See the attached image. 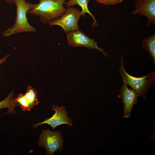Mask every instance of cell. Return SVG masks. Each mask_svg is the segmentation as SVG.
<instances>
[{"label": "cell", "mask_w": 155, "mask_h": 155, "mask_svg": "<svg viewBox=\"0 0 155 155\" xmlns=\"http://www.w3.org/2000/svg\"><path fill=\"white\" fill-rule=\"evenodd\" d=\"M135 9L133 15L139 14L148 19L147 26L155 24V0H137L135 3Z\"/></svg>", "instance_id": "obj_8"}, {"label": "cell", "mask_w": 155, "mask_h": 155, "mask_svg": "<svg viewBox=\"0 0 155 155\" xmlns=\"http://www.w3.org/2000/svg\"><path fill=\"white\" fill-rule=\"evenodd\" d=\"M142 47L147 50L150 56L153 59V63L155 64V34L150 36L143 39Z\"/></svg>", "instance_id": "obj_13"}, {"label": "cell", "mask_w": 155, "mask_h": 155, "mask_svg": "<svg viewBox=\"0 0 155 155\" xmlns=\"http://www.w3.org/2000/svg\"><path fill=\"white\" fill-rule=\"evenodd\" d=\"M121 65L119 71L124 84L129 85L139 96L146 100L147 92L152 86L155 85V71L148 75L141 77H137L129 74L125 71L124 67L123 55H121Z\"/></svg>", "instance_id": "obj_3"}, {"label": "cell", "mask_w": 155, "mask_h": 155, "mask_svg": "<svg viewBox=\"0 0 155 155\" xmlns=\"http://www.w3.org/2000/svg\"><path fill=\"white\" fill-rule=\"evenodd\" d=\"M9 56V54H7L2 59H0V65L4 63L7 60V58Z\"/></svg>", "instance_id": "obj_15"}, {"label": "cell", "mask_w": 155, "mask_h": 155, "mask_svg": "<svg viewBox=\"0 0 155 155\" xmlns=\"http://www.w3.org/2000/svg\"><path fill=\"white\" fill-rule=\"evenodd\" d=\"M38 4L29 10L28 13L40 16V20L44 24L48 23L51 20L62 16L67 8L64 6L67 0H39Z\"/></svg>", "instance_id": "obj_1"}, {"label": "cell", "mask_w": 155, "mask_h": 155, "mask_svg": "<svg viewBox=\"0 0 155 155\" xmlns=\"http://www.w3.org/2000/svg\"><path fill=\"white\" fill-rule=\"evenodd\" d=\"M67 38L69 46L73 47L81 46L91 50L96 49L102 52L106 57H108L103 49L98 47L97 43L94 41V39H91L79 29L68 32Z\"/></svg>", "instance_id": "obj_6"}, {"label": "cell", "mask_w": 155, "mask_h": 155, "mask_svg": "<svg viewBox=\"0 0 155 155\" xmlns=\"http://www.w3.org/2000/svg\"><path fill=\"white\" fill-rule=\"evenodd\" d=\"M16 7V15L13 25L2 32L4 37H8L19 32H34L36 29L28 23L27 16L28 11L33 8L35 4H31L25 0H14Z\"/></svg>", "instance_id": "obj_2"}, {"label": "cell", "mask_w": 155, "mask_h": 155, "mask_svg": "<svg viewBox=\"0 0 155 155\" xmlns=\"http://www.w3.org/2000/svg\"><path fill=\"white\" fill-rule=\"evenodd\" d=\"M123 0H96L98 2L105 5H114L121 3Z\"/></svg>", "instance_id": "obj_14"}, {"label": "cell", "mask_w": 155, "mask_h": 155, "mask_svg": "<svg viewBox=\"0 0 155 155\" xmlns=\"http://www.w3.org/2000/svg\"><path fill=\"white\" fill-rule=\"evenodd\" d=\"M7 3L13 4L14 3V0H3Z\"/></svg>", "instance_id": "obj_16"}, {"label": "cell", "mask_w": 155, "mask_h": 155, "mask_svg": "<svg viewBox=\"0 0 155 155\" xmlns=\"http://www.w3.org/2000/svg\"><path fill=\"white\" fill-rule=\"evenodd\" d=\"M14 93L11 91L7 97L3 100L0 101V109L7 108L8 111L4 115L7 113L16 114L15 108L18 106L17 103L14 100Z\"/></svg>", "instance_id": "obj_12"}, {"label": "cell", "mask_w": 155, "mask_h": 155, "mask_svg": "<svg viewBox=\"0 0 155 155\" xmlns=\"http://www.w3.org/2000/svg\"><path fill=\"white\" fill-rule=\"evenodd\" d=\"M89 0H69L65 2L64 4L67 8L73 7L75 5H77L80 6L82 8L81 12L82 16H85V13L89 14L92 17L94 20V22L92 27H94L97 25V22L94 16L90 12L88 8V4Z\"/></svg>", "instance_id": "obj_11"}, {"label": "cell", "mask_w": 155, "mask_h": 155, "mask_svg": "<svg viewBox=\"0 0 155 155\" xmlns=\"http://www.w3.org/2000/svg\"><path fill=\"white\" fill-rule=\"evenodd\" d=\"M64 142L63 136L60 131L43 129L38 144L44 148L47 154L52 155L57 151H61Z\"/></svg>", "instance_id": "obj_4"}, {"label": "cell", "mask_w": 155, "mask_h": 155, "mask_svg": "<svg viewBox=\"0 0 155 155\" xmlns=\"http://www.w3.org/2000/svg\"><path fill=\"white\" fill-rule=\"evenodd\" d=\"M138 94L133 90L128 88L125 84L121 87L118 97L121 98L124 107L123 117L129 118L131 115V109L136 103Z\"/></svg>", "instance_id": "obj_9"}, {"label": "cell", "mask_w": 155, "mask_h": 155, "mask_svg": "<svg viewBox=\"0 0 155 155\" xmlns=\"http://www.w3.org/2000/svg\"><path fill=\"white\" fill-rule=\"evenodd\" d=\"M37 93L35 89L30 86H28L26 92L24 95L19 94L14 99L22 111H30L35 105H37L39 101L37 98Z\"/></svg>", "instance_id": "obj_10"}, {"label": "cell", "mask_w": 155, "mask_h": 155, "mask_svg": "<svg viewBox=\"0 0 155 155\" xmlns=\"http://www.w3.org/2000/svg\"><path fill=\"white\" fill-rule=\"evenodd\" d=\"M82 13L79 9L72 7L67 8L64 13L59 17L50 21V26L57 25L61 27L67 34L79 29L78 22Z\"/></svg>", "instance_id": "obj_5"}, {"label": "cell", "mask_w": 155, "mask_h": 155, "mask_svg": "<svg viewBox=\"0 0 155 155\" xmlns=\"http://www.w3.org/2000/svg\"><path fill=\"white\" fill-rule=\"evenodd\" d=\"M52 110H54L55 113L51 118L46 119L44 121L34 124L32 126L36 127L43 124H47L54 129L55 128L61 125L66 124L71 127L73 123L71 118L67 114L68 112L65 107L63 106L60 107L57 105H52Z\"/></svg>", "instance_id": "obj_7"}]
</instances>
